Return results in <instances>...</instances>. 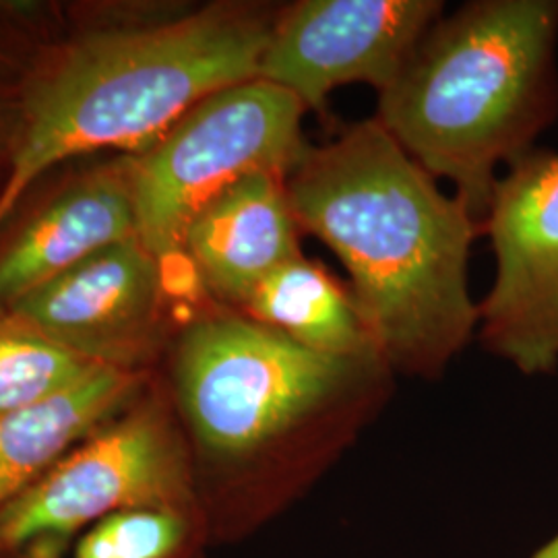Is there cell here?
Here are the masks:
<instances>
[{
  "mask_svg": "<svg viewBox=\"0 0 558 558\" xmlns=\"http://www.w3.org/2000/svg\"><path fill=\"white\" fill-rule=\"evenodd\" d=\"M211 546L253 538L319 482L377 420L396 373L329 356L242 313L182 327L163 375Z\"/></svg>",
  "mask_w": 558,
  "mask_h": 558,
  "instance_id": "1",
  "label": "cell"
},
{
  "mask_svg": "<svg viewBox=\"0 0 558 558\" xmlns=\"http://www.w3.org/2000/svg\"><path fill=\"white\" fill-rule=\"evenodd\" d=\"M286 184L302 234L348 269L391 371L439 379L478 327L468 263L480 221L375 119L311 145Z\"/></svg>",
  "mask_w": 558,
  "mask_h": 558,
  "instance_id": "2",
  "label": "cell"
},
{
  "mask_svg": "<svg viewBox=\"0 0 558 558\" xmlns=\"http://www.w3.org/2000/svg\"><path fill=\"white\" fill-rule=\"evenodd\" d=\"M278 11L220 2L64 48L23 101L0 226L25 189L60 161L100 149L145 151L199 101L257 80Z\"/></svg>",
  "mask_w": 558,
  "mask_h": 558,
  "instance_id": "3",
  "label": "cell"
},
{
  "mask_svg": "<svg viewBox=\"0 0 558 558\" xmlns=\"http://www.w3.org/2000/svg\"><path fill=\"white\" fill-rule=\"evenodd\" d=\"M558 0H478L439 20L375 120L486 220L500 166L534 151L558 114Z\"/></svg>",
  "mask_w": 558,
  "mask_h": 558,
  "instance_id": "4",
  "label": "cell"
},
{
  "mask_svg": "<svg viewBox=\"0 0 558 558\" xmlns=\"http://www.w3.org/2000/svg\"><path fill=\"white\" fill-rule=\"evenodd\" d=\"M131 509L197 511L189 447L158 375L0 513V558H66L85 532Z\"/></svg>",
  "mask_w": 558,
  "mask_h": 558,
  "instance_id": "5",
  "label": "cell"
},
{
  "mask_svg": "<svg viewBox=\"0 0 558 558\" xmlns=\"http://www.w3.org/2000/svg\"><path fill=\"white\" fill-rule=\"evenodd\" d=\"M306 106L269 81L230 85L199 101L131 161L137 239L160 260L182 257L191 221L239 180L288 177L311 143Z\"/></svg>",
  "mask_w": 558,
  "mask_h": 558,
  "instance_id": "6",
  "label": "cell"
},
{
  "mask_svg": "<svg viewBox=\"0 0 558 558\" xmlns=\"http://www.w3.org/2000/svg\"><path fill=\"white\" fill-rule=\"evenodd\" d=\"M497 271L480 304L484 348L523 375L558 368V151L534 149L500 177L486 216Z\"/></svg>",
  "mask_w": 558,
  "mask_h": 558,
  "instance_id": "7",
  "label": "cell"
},
{
  "mask_svg": "<svg viewBox=\"0 0 558 558\" xmlns=\"http://www.w3.org/2000/svg\"><path fill=\"white\" fill-rule=\"evenodd\" d=\"M439 0H299L281 7L259 77L327 114L331 92L368 83L383 94L440 20Z\"/></svg>",
  "mask_w": 558,
  "mask_h": 558,
  "instance_id": "8",
  "label": "cell"
},
{
  "mask_svg": "<svg viewBox=\"0 0 558 558\" xmlns=\"http://www.w3.org/2000/svg\"><path fill=\"white\" fill-rule=\"evenodd\" d=\"M161 274L140 239L122 240L20 300L4 319L106 366L154 373L166 339Z\"/></svg>",
  "mask_w": 558,
  "mask_h": 558,
  "instance_id": "9",
  "label": "cell"
},
{
  "mask_svg": "<svg viewBox=\"0 0 558 558\" xmlns=\"http://www.w3.org/2000/svg\"><path fill=\"white\" fill-rule=\"evenodd\" d=\"M283 174L259 172L209 201L191 221L182 257L216 299L242 306L281 265L296 259L299 220Z\"/></svg>",
  "mask_w": 558,
  "mask_h": 558,
  "instance_id": "10",
  "label": "cell"
},
{
  "mask_svg": "<svg viewBox=\"0 0 558 558\" xmlns=\"http://www.w3.org/2000/svg\"><path fill=\"white\" fill-rule=\"evenodd\" d=\"M137 239L131 161L77 180L0 251V317L81 260Z\"/></svg>",
  "mask_w": 558,
  "mask_h": 558,
  "instance_id": "11",
  "label": "cell"
},
{
  "mask_svg": "<svg viewBox=\"0 0 558 558\" xmlns=\"http://www.w3.org/2000/svg\"><path fill=\"white\" fill-rule=\"evenodd\" d=\"M154 375L101 366L54 398L0 414V513L81 440L140 398Z\"/></svg>",
  "mask_w": 558,
  "mask_h": 558,
  "instance_id": "12",
  "label": "cell"
},
{
  "mask_svg": "<svg viewBox=\"0 0 558 558\" xmlns=\"http://www.w3.org/2000/svg\"><path fill=\"white\" fill-rule=\"evenodd\" d=\"M240 313L320 354L380 356L352 290L304 255L263 279Z\"/></svg>",
  "mask_w": 558,
  "mask_h": 558,
  "instance_id": "13",
  "label": "cell"
},
{
  "mask_svg": "<svg viewBox=\"0 0 558 558\" xmlns=\"http://www.w3.org/2000/svg\"><path fill=\"white\" fill-rule=\"evenodd\" d=\"M106 366L0 317V414L36 405Z\"/></svg>",
  "mask_w": 558,
  "mask_h": 558,
  "instance_id": "14",
  "label": "cell"
},
{
  "mask_svg": "<svg viewBox=\"0 0 558 558\" xmlns=\"http://www.w3.org/2000/svg\"><path fill=\"white\" fill-rule=\"evenodd\" d=\"M214 548L193 509H131L85 532L66 558H207Z\"/></svg>",
  "mask_w": 558,
  "mask_h": 558,
  "instance_id": "15",
  "label": "cell"
},
{
  "mask_svg": "<svg viewBox=\"0 0 558 558\" xmlns=\"http://www.w3.org/2000/svg\"><path fill=\"white\" fill-rule=\"evenodd\" d=\"M530 558H558V536L550 539L548 544H544L538 553Z\"/></svg>",
  "mask_w": 558,
  "mask_h": 558,
  "instance_id": "16",
  "label": "cell"
}]
</instances>
